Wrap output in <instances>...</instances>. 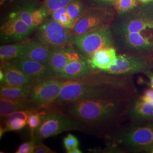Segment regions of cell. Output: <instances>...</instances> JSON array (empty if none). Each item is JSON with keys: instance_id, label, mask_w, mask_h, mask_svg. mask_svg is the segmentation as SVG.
Returning <instances> with one entry per match:
<instances>
[{"instance_id": "20", "label": "cell", "mask_w": 153, "mask_h": 153, "mask_svg": "<svg viewBox=\"0 0 153 153\" xmlns=\"http://www.w3.org/2000/svg\"><path fill=\"white\" fill-rule=\"evenodd\" d=\"M29 40L21 43L1 46L0 60L1 62L10 61L19 57L26 49Z\"/></svg>"}, {"instance_id": "25", "label": "cell", "mask_w": 153, "mask_h": 153, "mask_svg": "<svg viewBox=\"0 0 153 153\" xmlns=\"http://www.w3.org/2000/svg\"><path fill=\"white\" fill-rule=\"evenodd\" d=\"M27 125V121L21 119H15L8 122H2V126H1L0 129V137L7 131H19L24 128Z\"/></svg>"}, {"instance_id": "2", "label": "cell", "mask_w": 153, "mask_h": 153, "mask_svg": "<svg viewBox=\"0 0 153 153\" xmlns=\"http://www.w3.org/2000/svg\"><path fill=\"white\" fill-rule=\"evenodd\" d=\"M140 95L133 75H115L97 71L81 78L65 80L59 97L53 103L65 104L82 100Z\"/></svg>"}, {"instance_id": "10", "label": "cell", "mask_w": 153, "mask_h": 153, "mask_svg": "<svg viewBox=\"0 0 153 153\" xmlns=\"http://www.w3.org/2000/svg\"><path fill=\"white\" fill-rule=\"evenodd\" d=\"M113 18L112 14L102 7L88 9L85 14L76 22L71 30L74 36L88 33L109 25Z\"/></svg>"}, {"instance_id": "9", "label": "cell", "mask_w": 153, "mask_h": 153, "mask_svg": "<svg viewBox=\"0 0 153 153\" xmlns=\"http://www.w3.org/2000/svg\"><path fill=\"white\" fill-rule=\"evenodd\" d=\"M65 82L56 76L36 81L31 87L28 98L40 106L51 104L59 97Z\"/></svg>"}, {"instance_id": "13", "label": "cell", "mask_w": 153, "mask_h": 153, "mask_svg": "<svg viewBox=\"0 0 153 153\" xmlns=\"http://www.w3.org/2000/svg\"><path fill=\"white\" fill-rule=\"evenodd\" d=\"M85 55L80 53L71 46L52 49L48 65L54 71L55 76L60 74L68 62L82 58Z\"/></svg>"}, {"instance_id": "32", "label": "cell", "mask_w": 153, "mask_h": 153, "mask_svg": "<svg viewBox=\"0 0 153 153\" xmlns=\"http://www.w3.org/2000/svg\"><path fill=\"white\" fill-rule=\"evenodd\" d=\"M33 153H56V152L52 150L49 147L45 145L42 142H39L36 144Z\"/></svg>"}, {"instance_id": "35", "label": "cell", "mask_w": 153, "mask_h": 153, "mask_svg": "<svg viewBox=\"0 0 153 153\" xmlns=\"http://www.w3.org/2000/svg\"><path fill=\"white\" fill-rule=\"evenodd\" d=\"M143 74L148 77L149 79V82L148 85L149 88H153V70H149L148 71H145Z\"/></svg>"}, {"instance_id": "29", "label": "cell", "mask_w": 153, "mask_h": 153, "mask_svg": "<svg viewBox=\"0 0 153 153\" xmlns=\"http://www.w3.org/2000/svg\"><path fill=\"white\" fill-rule=\"evenodd\" d=\"M36 109H29L26 110H22V111H18L11 114L9 116H8L5 119L2 120V122H8L12 120L15 119H21L27 121L28 117L31 115L33 112H34Z\"/></svg>"}, {"instance_id": "37", "label": "cell", "mask_w": 153, "mask_h": 153, "mask_svg": "<svg viewBox=\"0 0 153 153\" xmlns=\"http://www.w3.org/2000/svg\"><path fill=\"white\" fill-rule=\"evenodd\" d=\"M138 1L143 4H149L153 2V0H138Z\"/></svg>"}, {"instance_id": "5", "label": "cell", "mask_w": 153, "mask_h": 153, "mask_svg": "<svg viewBox=\"0 0 153 153\" xmlns=\"http://www.w3.org/2000/svg\"><path fill=\"white\" fill-rule=\"evenodd\" d=\"M152 13L151 10H144L124 16L111 27L114 36L126 35L153 43V11Z\"/></svg>"}, {"instance_id": "34", "label": "cell", "mask_w": 153, "mask_h": 153, "mask_svg": "<svg viewBox=\"0 0 153 153\" xmlns=\"http://www.w3.org/2000/svg\"><path fill=\"white\" fill-rule=\"evenodd\" d=\"M94 3L98 5L102 6H114L115 2L117 0H91Z\"/></svg>"}, {"instance_id": "7", "label": "cell", "mask_w": 153, "mask_h": 153, "mask_svg": "<svg viewBox=\"0 0 153 153\" xmlns=\"http://www.w3.org/2000/svg\"><path fill=\"white\" fill-rule=\"evenodd\" d=\"M36 36L40 42L53 49L71 46L74 36L71 30L51 18L39 26Z\"/></svg>"}, {"instance_id": "22", "label": "cell", "mask_w": 153, "mask_h": 153, "mask_svg": "<svg viewBox=\"0 0 153 153\" xmlns=\"http://www.w3.org/2000/svg\"><path fill=\"white\" fill-rule=\"evenodd\" d=\"M49 14L52 19L69 30H72L76 25V21L69 15L66 7L51 11Z\"/></svg>"}, {"instance_id": "21", "label": "cell", "mask_w": 153, "mask_h": 153, "mask_svg": "<svg viewBox=\"0 0 153 153\" xmlns=\"http://www.w3.org/2000/svg\"><path fill=\"white\" fill-rule=\"evenodd\" d=\"M31 88L12 86L1 84L0 95L1 98L16 99L28 97Z\"/></svg>"}, {"instance_id": "24", "label": "cell", "mask_w": 153, "mask_h": 153, "mask_svg": "<svg viewBox=\"0 0 153 153\" xmlns=\"http://www.w3.org/2000/svg\"><path fill=\"white\" fill-rule=\"evenodd\" d=\"M66 7L69 15L76 22L88 10L81 0H74Z\"/></svg>"}, {"instance_id": "3", "label": "cell", "mask_w": 153, "mask_h": 153, "mask_svg": "<svg viewBox=\"0 0 153 153\" xmlns=\"http://www.w3.org/2000/svg\"><path fill=\"white\" fill-rule=\"evenodd\" d=\"M103 139L105 148L99 153H148L153 148V121L122 124Z\"/></svg>"}, {"instance_id": "31", "label": "cell", "mask_w": 153, "mask_h": 153, "mask_svg": "<svg viewBox=\"0 0 153 153\" xmlns=\"http://www.w3.org/2000/svg\"><path fill=\"white\" fill-rule=\"evenodd\" d=\"M35 145V142L32 140H30V141L28 142H24L22 143L16 149V153H33Z\"/></svg>"}, {"instance_id": "33", "label": "cell", "mask_w": 153, "mask_h": 153, "mask_svg": "<svg viewBox=\"0 0 153 153\" xmlns=\"http://www.w3.org/2000/svg\"><path fill=\"white\" fill-rule=\"evenodd\" d=\"M140 98L145 102L153 103V88H149L146 89L142 95H140Z\"/></svg>"}, {"instance_id": "17", "label": "cell", "mask_w": 153, "mask_h": 153, "mask_svg": "<svg viewBox=\"0 0 153 153\" xmlns=\"http://www.w3.org/2000/svg\"><path fill=\"white\" fill-rule=\"evenodd\" d=\"M40 107L28 97L23 98L10 99L0 98V116L1 120L8 116L18 111L29 109H36Z\"/></svg>"}, {"instance_id": "1", "label": "cell", "mask_w": 153, "mask_h": 153, "mask_svg": "<svg viewBox=\"0 0 153 153\" xmlns=\"http://www.w3.org/2000/svg\"><path fill=\"white\" fill-rule=\"evenodd\" d=\"M139 96L87 99L65 104L54 103L57 111L87 126L90 134L104 138L128 120L130 107Z\"/></svg>"}, {"instance_id": "28", "label": "cell", "mask_w": 153, "mask_h": 153, "mask_svg": "<svg viewBox=\"0 0 153 153\" xmlns=\"http://www.w3.org/2000/svg\"><path fill=\"white\" fill-rule=\"evenodd\" d=\"M74 0H45L44 6L49 11L57 10L60 8L65 7Z\"/></svg>"}, {"instance_id": "19", "label": "cell", "mask_w": 153, "mask_h": 153, "mask_svg": "<svg viewBox=\"0 0 153 153\" xmlns=\"http://www.w3.org/2000/svg\"><path fill=\"white\" fill-rule=\"evenodd\" d=\"M52 49L38 40L32 41L30 40L26 49L18 58L36 61L48 64Z\"/></svg>"}, {"instance_id": "8", "label": "cell", "mask_w": 153, "mask_h": 153, "mask_svg": "<svg viewBox=\"0 0 153 153\" xmlns=\"http://www.w3.org/2000/svg\"><path fill=\"white\" fill-rule=\"evenodd\" d=\"M153 70V56H134L120 53L117 55L115 65L105 73L115 75H134Z\"/></svg>"}, {"instance_id": "6", "label": "cell", "mask_w": 153, "mask_h": 153, "mask_svg": "<svg viewBox=\"0 0 153 153\" xmlns=\"http://www.w3.org/2000/svg\"><path fill=\"white\" fill-rule=\"evenodd\" d=\"M73 44L81 53L89 57L105 47H115V39L110 25L74 36Z\"/></svg>"}, {"instance_id": "18", "label": "cell", "mask_w": 153, "mask_h": 153, "mask_svg": "<svg viewBox=\"0 0 153 153\" xmlns=\"http://www.w3.org/2000/svg\"><path fill=\"white\" fill-rule=\"evenodd\" d=\"M128 120L131 123L153 121V103L145 102L140 95L133 102L130 107Z\"/></svg>"}, {"instance_id": "27", "label": "cell", "mask_w": 153, "mask_h": 153, "mask_svg": "<svg viewBox=\"0 0 153 153\" xmlns=\"http://www.w3.org/2000/svg\"><path fill=\"white\" fill-rule=\"evenodd\" d=\"M49 11L45 6H42L39 9H35L32 14L33 24L35 27H38L45 21L48 16Z\"/></svg>"}, {"instance_id": "4", "label": "cell", "mask_w": 153, "mask_h": 153, "mask_svg": "<svg viewBox=\"0 0 153 153\" xmlns=\"http://www.w3.org/2000/svg\"><path fill=\"white\" fill-rule=\"evenodd\" d=\"M71 131L90 134L87 126L81 122L59 111H49L38 128L30 133L31 140L37 144L46 138Z\"/></svg>"}, {"instance_id": "36", "label": "cell", "mask_w": 153, "mask_h": 153, "mask_svg": "<svg viewBox=\"0 0 153 153\" xmlns=\"http://www.w3.org/2000/svg\"><path fill=\"white\" fill-rule=\"evenodd\" d=\"M82 152L78 148H74L68 152V153H82Z\"/></svg>"}, {"instance_id": "14", "label": "cell", "mask_w": 153, "mask_h": 153, "mask_svg": "<svg viewBox=\"0 0 153 153\" xmlns=\"http://www.w3.org/2000/svg\"><path fill=\"white\" fill-rule=\"evenodd\" d=\"M10 61L36 81L55 76L54 71L47 64L21 58H16Z\"/></svg>"}, {"instance_id": "30", "label": "cell", "mask_w": 153, "mask_h": 153, "mask_svg": "<svg viewBox=\"0 0 153 153\" xmlns=\"http://www.w3.org/2000/svg\"><path fill=\"white\" fill-rule=\"evenodd\" d=\"M63 143L66 153L74 148L79 147V141L75 136L71 133H68L63 139Z\"/></svg>"}, {"instance_id": "23", "label": "cell", "mask_w": 153, "mask_h": 153, "mask_svg": "<svg viewBox=\"0 0 153 153\" xmlns=\"http://www.w3.org/2000/svg\"><path fill=\"white\" fill-rule=\"evenodd\" d=\"M35 7L34 6V5H25L21 7L19 9L11 13L10 14L19 17L23 21L26 23L28 25H29L30 27L34 29L35 27L33 24L32 14L33 11L35 10Z\"/></svg>"}, {"instance_id": "15", "label": "cell", "mask_w": 153, "mask_h": 153, "mask_svg": "<svg viewBox=\"0 0 153 153\" xmlns=\"http://www.w3.org/2000/svg\"><path fill=\"white\" fill-rule=\"evenodd\" d=\"M117 50L114 47L99 49L87 57L88 62L94 70L106 72L117 60Z\"/></svg>"}, {"instance_id": "26", "label": "cell", "mask_w": 153, "mask_h": 153, "mask_svg": "<svg viewBox=\"0 0 153 153\" xmlns=\"http://www.w3.org/2000/svg\"><path fill=\"white\" fill-rule=\"evenodd\" d=\"M138 0H117L115 2L114 7L119 14H123L131 11L138 5Z\"/></svg>"}, {"instance_id": "16", "label": "cell", "mask_w": 153, "mask_h": 153, "mask_svg": "<svg viewBox=\"0 0 153 153\" xmlns=\"http://www.w3.org/2000/svg\"><path fill=\"white\" fill-rule=\"evenodd\" d=\"M97 71L90 65L85 56L82 58L70 61L60 74L56 77L64 80L76 79L90 75Z\"/></svg>"}, {"instance_id": "38", "label": "cell", "mask_w": 153, "mask_h": 153, "mask_svg": "<svg viewBox=\"0 0 153 153\" xmlns=\"http://www.w3.org/2000/svg\"><path fill=\"white\" fill-rule=\"evenodd\" d=\"M147 153H153V148L150 149L149 151Z\"/></svg>"}, {"instance_id": "12", "label": "cell", "mask_w": 153, "mask_h": 153, "mask_svg": "<svg viewBox=\"0 0 153 153\" xmlns=\"http://www.w3.org/2000/svg\"><path fill=\"white\" fill-rule=\"evenodd\" d=\"M0 70L4 73V79L1 84L31 88L36 82L32 77L24 73L10 61L1 62Z\"/></svg>"}, {"instance_id": "11", "label": "cell", "mask_w": 153, "mask_h": 153, "mask_svg": "<svg viewBox=\"0 0 153 153\" xmlns=\"http://www.w3.org/2000/svg\"><path fill=\"white\" fill-rule=\"evenodd\" d=\"M33 30L19 17L10 14L9 19L1 27V37L5 41L22 40Z\"/></svg>"}]
</instances>
